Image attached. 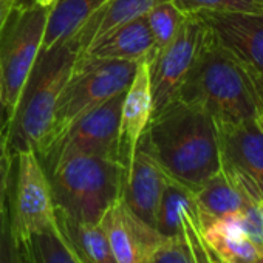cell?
Listing matches in <instances>:
<instances>
[{
  "label": "cell",
  "mask_w": 263,
  "mask_h": 263,
  "mask_svg": "<svg viewBox=\"0 0 263 263\" xmlns=\"http://www.w3.org/2000/svg\"><path fill=\"white\" fill-rule=\"evenodd\" d=\"M155 229L164 238L183 240L191 248L197 263H211L212 252L204 240V221L195 192L172 178H167L163 189Z\"/></svg>",
  "instance_id": "cell-12"
},
{
  "label": "cell",
  "mask_w": 263,
  "mask_h": 263,
  "mask_svg": "<svg viewBox=\"0 0 263 263\" xmlns=\"http://www.w3.org/2000/svg\"><path fill=\"white\" fill-rule=\"evenodd\" d=\"M78 58L79 50L71 39L39 53L8 124L13 154L27 149L41 154L45 149L58 101Z\"/></svg>",
  "instance_id": "cell-3"
},
{
  "label": "cell",
  "mask_w": 263,
  "mask_h": 263,
  "mask_svg": "<svg viewBox=\"0 0 263 263\" xmlns=\"http://www.w3.org/2000/svg\"><path fill=\"white\" fill-rule=\"evenodd\" d=\"M155 54V41L149 30L146 17H140L115 30L96 44L90 45L82 54L98 59L143 62L151 61Z\"/></svg>",
  "instance_id": "cell-17"
},
{
  "label": "cell",
  "mask_w": 263,
  "mask_h": 263,
  "mask_svg": "<svg viewBox=\"0 0 263 263\" xmlns=\"http://www.w3.org/2000/svg\"><path fill=\"white\" fill-rule=\"evenodd\" d=\"M175 99L204 108L215 122H240L263 113L251 81L211 30Z\"/></svg>",
  "instance_id": "cell-2"
},
{
  "label": "cell",
  "mask_w": 263,
  "mask_h": 263,
  "mask_svg": "<svg viewBox=\"0 0 263 263\" xmlns=\"http://www.w3.org/2000/svg\"><path fill=\"white\" fill-rule=\"evenodd\" d=\"M208 25L200 14H186L175 37L149 61L154 113L171 104L195 64L208 37Z\"/></svg>",
  "instance_id": "cell-8"
},
{
  "label": "cell",
  "mask_w": 263,
  "mask_h": 263,
  "mask_svg": "<svg viewBox=\"0 0 263 263\" xmlns=\"http://www.w3.org/2000/svg\"><path fill=\"white\" fill-rule=\"evenodd\" d=\"M99 224L107 235L116 263H149L167 240L132 212L122 198L105 211Z\"/></svg>",
  "instance_id": "cell-13"
},
{
  "label": "cell",
  "mask_w": 263,
  "mask_h": 263,
  "mask_svg": "<svg viewBox=\"0 0 263 263\" xmlns=\"http://www.w3.org/2000/svg\"><path fill=\"white\" fill-rule=\"evenodd\" d=\"M39 2H54V0H14V7H27Z\"/></svg>",
  "instance_id": "cell-31"
},
{
  "label": "cell",
  "mask_w": 263,
  "mask_h": 263,
  "mask_svg": "<svg viewBox=\"0 0 263 263\" xmlns=\"http://www.w3.org/2000/svg\"><path fill=\"white\" fill-rule=\"evenodd\" d=\"M171 2L183 14L201 11L263 14V0H171Z\"/></svg>",
  "instance_id": "cell-24"
},
{
  "label": "cell",
  "mask_w": 263,
  "mask_h": 263,
  "mask_svg": "<svg viewBox=\"0 0 263 263\" xmlns=\"http://www.w3.org/2000/svg\"><path fill=\"white\" fill-rule=\"evenodd\" d=\"M221 171L252 200L263 203V125L258 118L217 122Z\"/></svg>",
  "instance_id": "cell-10"
},
{
  "label": "cell",
  "mask_w": 263,
  "mask_h": 263,
  "mask_svg": "<svg viewBox=\"0 0 263 263\" xmlns=\"http://www.w3.org/2000/svg\"><path fill=\"white\" fill-rule=\"evenodd\" d=\"M167 178L169 177L157 161L149 138L144 134L125 171L122 201L135 215L154 228L158 203Z\"/></svg>",
  "instance_id": "cell-14"
},
{
  "label": "cell",
  "mask_w": 263,
  "mask_h": 263,
  "mask_svg": "<svg viewBox=\"0 0 263 263\" xmlns=\"http://www.w3.org/2000/svg\"><path fill=\"white\" fill-rule=\"evenodd\" d=\"M53 2L14 7L0 34V78L10 119L41 53Z\"/></svg>",
  "instance_id": "cell-6"
},
{
  "label": "cell",
  "mask_w": 263,
  "mask_h": 263,
  "mask_svg": "<svg viewBox=\"0 0 263 263\" xmlns=\"http://www.w3.org/2000/svg\"><path fill=\"white\" fill-rule=\"evenodd\" d=\"M260 121H261V125H263V113L260 115Z\"/></svg>",
  "instance_id": "cell-33"
},
{
  "label": "cell",
  "mask_w": 263,
  "mask_h": 263,
  "mask_svg": "<svg viewBox=\"0 0 263 263\" xmlns=\"http://www.w3.org/2000/svg\"><path fill=\"white\" fill-rule=\"evenodd\" d=\"M56 209L87 223H99L105 211L122 198L125 167L121 161L68 154L42 166Z\"/></svg>",
  "instance_id": "cell-4"
},
{
  "label": "cell",
  "mask_w": 263,
  "mask_h": 263,
  "mask_svg": "<svg viewBox=\"0 0 263 263\" xmlns=\"http://www.w3.org/2000/svg\"><path fill=\"white\" fill-rule=\"evenodd\" d=\"M204 240L212 254L226 263H254L261 252L248 237L235 238L204 232Z\"/></svg>",
  "instance_id": "cell-23"
},
{
  "label": "cell",
  "mask_w": 263,
  "mask_h": 263,
  "mask_svg": "<svg viewBox=\"0 0 263 263\" xmlns=\"http://www.w3.org/2000/svg\"><path fill=\"white\" fill-rule=\"evenodd\" d=\"M22 261H24V263H25V260H24V257H22Z\"/></svg>",
  "instance_id": "cell-34"
},
{
  "label": "cell",
  "mask_w": 263,
  "mask_h": 263,
  "mask_svg": "<svg viewBox=\"0 0 263 263\" xmlns=\"http://www.w3.org/2000/svg\"><path fill=\"white\" fill-rule=\"evenodd\" d=\"M10 212L19 243L34 234L56 229V204L50 181L33 149L14 152Z\"/></svg>",
  "instance_id": "cell-7"
},
{
  "label": "cell",
  "mask_w": 263,
  "mask_h": 263,
  "mask_svg": "<svg viewBox=\"0 0 263 263\" xmlns=\"http://www.w3.org/2000/svg\"><path fill=\"white\" fill-rule=\"evenodd\" d=\"M0 263H24L21 245L11 224L10 203L2 220H0Z\"/></svg>",
  "instance_id": "cell-26"
},
{
  "label": "cell",
  "mask_w": 263,
  "mask_h": 263,
  "mask_svg": "<svg viewBox=\"0 0 263 263\" xmlns=\"http://www.w3.org/2000/svg\"><path fill=\"white\" fill-rule=\"evenodd\" d=\"M146 135L166 175L194 192L221 169L217 122L198 105L174 99L154 113Z\"/></svg>",
  "instance_id": "cell-1"
},
{
  "label": "cell",
  "mask_w": 263,
  "mask_h": 263,
  "mask_svg": "<svg viewBox=\"0 0 263 263\" xmlns=\"http://www.w3.org/2000/svg\"><path fill=\"white\" fill-rule=\"evenodd\" d=\"M125 91L110 98L99 107L90 110L74 121L59 140H56L39 157L45 166L53 160L68 154L98 155L111 160L119 158V118Z\"/></svg>",
  "instance_id": "cell-9"
},
{
  "label": "cell",
  "mask_w": 263,
  "mask_h": 263,
  "mask_svg": "<svg viewBox=\"0 0 263 263\" xmlns=\"http://www.w3.org/2000/svg\"><path fill=\"white\" fill-rule=\"evenodd\" d=\"M14 8V0H0V34Z\"/></svg>",
  "instance_id": "cell-30"
},
{
  "label": "cell",
  "mask_w": 263,
  "mask_h": 263,
  "mask_svg": "<svg viewBox=\"0 0 263 263\" xmlns=\"http://www.w3.org/2000/svg\"><path fill=\"white\" fill-rule=\"evenodd\" d=\"M166 0H107L70 37L82 54L90 45L115 30L146 16L155 5Z\"/></svg>",
  "instance_id": "cell-16"
},
{
  "label": "cell",
  "mask_w": 263,
  "mask_h": 263,
  "mask_svg": "<svg viewBox=\"0 0 263 263\" xmlns=\"http://www.w3.org/2000/svg\"><path fill=\"white\" fill-rule=\"evenodd\" d=\"M107 0H54L41 51L70 39Z\"/></svg>",
  "instance_id": "cell-19"
},
{
  "label": "cell",
  "mask_w": 263,
  "mask_h": 263,
  "mask_svg": "<svg viewBox=\"0 0 263 263\" xmlns=\"http://www.w3.org/2000/svg\"><path fill=\"white\" fill-rule=\"evenodd\" d=\"M14 154L8 144V130L0 135V220H2L8 203H10V187L13 175Z\"/></svg>",
  "instance_id": "cell-25"
},
{
  "label": "cell",
  "mask_w": 263,
  "mask_h": 263,
  "mask_svg": "<svg viewBox=\"0 0 263 263\" xmlns=\"http://www.w3.org/2000/svg\"><path fill=\"white\" fill-rule=\"evenodd\" d=\"M251 81L263 110V14L197 13Z\"/></svg>",
  "instance_id": "cell-11"
},
{
  "label": "cell",
  "mask_w": 263,
  "mask_h": 263,
  "mask_svg": "<svg viewBox=\"0 0 263 263\" xmlns=\"http://www.w3.org/2000/svg\"><path fill=\"white\" fill-rule=\"evenodd\" d=\"M137 67V62L79 56L58 101L51 134L42 152L59 140L81 116L125 91L134 79Z\"/></svg>",
  "instance_id": "cell-5"
},
{
  "label": "cell",
  "mask_w": 263,
  "mask_h": 263,
  "mask_svg": "<svg viewBox=\"0 0 263 263\" xmlns=\"http://www.w3.org/2000/svg\"><path fill=\"white\" fill-rule=\"evenodd\" d=\"M154 116V99L151 88L149 61L138 64L125 96L121 104L119 118V158L122 166L128 167L135 149L146 134Z\"/></svg>",
  "instance_id": "cell-15"
},
{
  "label": "cell",
  "mask_w": 263,
  "mask_h": 263,
  "mask_svg": "<svg viewBox=\"0 0 263 263\" xmlns=\"http://www.w3.org/2000/svg\"><path fill=\"white\" fill-rule=\"evenodd\" d=\"M56 228L78 263H116L99 223L79 221L56 209Z\"/></svg>",
  "instance_id": "cell-18"
},
{
  "label": "cell",
  "mask_w": 263,
  "mask_h": 263,
  "mask_svg": "<svg viewBox=\"0 0 263 263\" xmlns=\"http://www.w3.org/2000/svg\"><path fill=\"white\" fill-rule=\"evenodd\" d=\"M184 16L186 14H183L171 0L155 5L144 16L152 33V37L155 41V53L166 47L175 37Z\"/></svg>",
  "instance_id": "cell-22"
},
{
  "label": "cell",
  "mask_w": 263,
  "mask_h": 263,
  "mask_svg": "<svg viewBox=\"0 0 263 263\" xmlns=\"http://www.w3.org/2000/svg\"><path fill=\"white\" fill-rule=\"evenodd\" d=\"M25 263H78L58 234V228L21 241Z\"/></svg>",
  "instance_id": "cell-21"
},
{
  "label": "cell",
  "mask_w": 263,
  "mask_h": 263,
  "mask_svg": "<svg viewBox=\"0 0 263 263\" xmlns=\"http://www.w3.org/2000/svg\"><path fill=\"white\" fill-rule=\"evenodd\" d=\"M195 198L204 224L214 218L240 212L245 203L252 200L221 169L195 192Z\"/></svg>",
  "instance_id": "cell-20"
},
{
  "label": "cell",
  "mask_w": 263,
  "mask_h": 263,
  "mask_svg": "<svg viewBox=\"0 0 263 263\" xmlns=\"http://www.w3.org/2000/svg\"><path fill=\"white\" fill-rule=\"evenodd\" d=\"M149 263H197V260L183 240L167 238Z\"/></svg>",
  "instance_id": "cell-28"
},
{
  "label": "cell",
  "mask_w": 263,
  "mask_h": 263,
  "mask_svg": "<svg viewBox=\"0 0 263 263\" xmlns=\"http://www.w3.org/2000/svg\"><path fill=\"white\" fill-rule=\"evenodd\" d=\"M246 237L263 251V203L248 200L240 211Z\"/></svg>",
  "instance_id": "cell-27"
},
{
  "label": "cell",
  "mask_w": 263,
  "mask_h": 263,
  "mask_svg": "<svg viewBox=\"0 0 263 263\" xmlns=\"http://www.w3.org/2000/svg\"><path fill=\"white\" fill-rule=\"evenodd\" d=\"M254 263H263V251L260 252V255L257 257V260H255Z\"/></svg>",
  "instance_id": "cell-32"
},
{
  "label": "cell",
  "mask_w": 263,
  "mask_h": 263,
  "mask_svg": "<svg viewBox=\"0 0 263 263\" xmlns=\"http://www.w3.org/2000/svg\"><path fill=\"white\" fill-rule=\"evenodd\" d=\"M7 130H8V115H7V107H5L2 78H0V135Z\"/></svg>",
  "instance_id": "cell-29"
}]
</instances>
